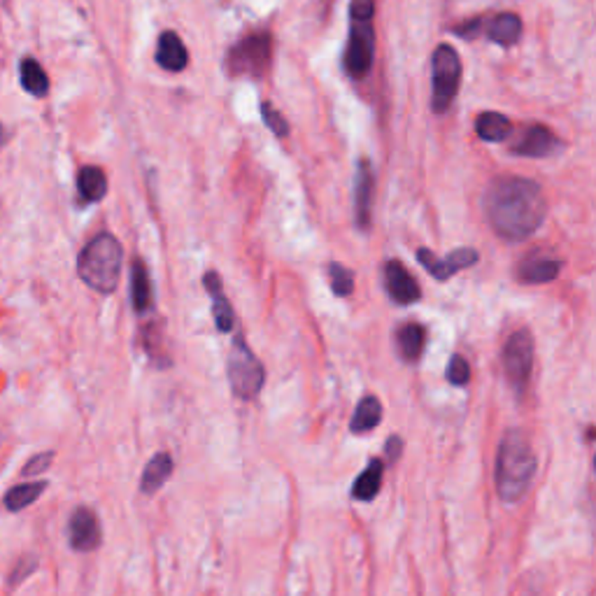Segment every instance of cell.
<instances>
[{
    "mask_svg": "<svg viewBox=\"0 0 596 596\" xmlns=\"http://www.w3.org/2000/svg\"><path fill=\"white\" fill-rule=\"evenodd\" d=\"M484 210L496 236L508 242H522L546 221L547 203L534 180L508 175L492 182L484 196Z\"/></svg>",
    "mask_w": 596,
    "mask_h": 596,
    "instance_id": "obj_1",
    "label": "cell"
},
{
    "mask_svg": "<svg viewBox=\"0 0 596 596\" xmlns=\"http://www.w3.org/2000/svg\"><path fill=\"white\" fill-rule=\"evenodd\" d=\"M538 459L529 438L518 429L503 433L496 452V490L506 503H515L534 483Z\"/></svg>",
    "mask_w": 596,
    "mask_h": 596,
    "instance_id": "obj_2",
    "label": "cell"
},
{
    "mask_svg": "<svg viewBox=\"0 0 596 596\" xmlns=\"http://www.w3.org/2000/svg\"><path fill=\"white\" fill-rule=\"evenodd\" d=\"M124 249L113 233H98L77 257V273L86 287L98 293H113L122 275Z\"/></svg>",
    "mask_w": 596,
    "mask_h": 596,
    "instance_id": "obj_3",
    "label": "cell"
},
{
    "mask_svg": "<svg viewBox=\"0 0 596 596\" xmlns=\"http://www.w3.org/2000/svg\"><path fill=\"white\" fill-rule=\"evenodd\" d=\"M229 383H231L233 394L242 401L257 399L266 383L264 364L254 357L242 333H238L229 352Z\"/></svg>",
    "mask_w": 596,
    "mask_h": 596,
    "instance_id": "obj_4",
    "label": "cell"
},
{
    "mask_svg": "<svg viewBox=\"0 0 596 596\" xmlns=\"http://www.w3.org/2000/svg\"><path fill=\"white\" fill-rule=\"evenodd\" d=\"M431 73L433 113H445L452 105V101H455L456 91H459V82H462V61H459V54H456L455 47L440 45L438 50L433 51Z\"/></svg>",
    "mask_w": 596,
    "mask_h": 596,
    "instance_id": "obj_5",
    "label": "cell"
},
{
    "mask_svg": "<svg viewBox=\"0 0 596 596\" xmlns=\"http://www.w3.org/2000/svg\"><path fill=\"white\" fill-rule=\"evenodd\" d=\"M534 336L529 329H518L503 345V373H506L510 387L522 394L534 371Z\"/></svg>",
    "mask_w": 596,
    "mask_h": 596,
    "instance_id": "obj_6",
    "label": "cell"
},
{
    "mask_svg": "<svg viewBox=\"0 0 596 596\" xmlns=\"http://www.w3.org/2000/svg\"><path fill=\"white\" fill-rule=\"evenodd\" d=\"M270 66V38L266 33L242 38L229 54V70L245 77H261Z\"/></svg>",
    "mask_w": 596,
    "mask_h": 596,
    "instance_id": "obj_7",
    "label": "cell"
},
{
    "mask_svg": "<svg viewBox=\"0 0 596 596\" xmlns=\"http://www.w3.org/2000/svg\"><path fill=\"white\" fill-rule=\"evenodd\" d=\"M375 57V29L368 22H352L348 50H345V70L352 77H366L371 73Z\"/></svg>",
    "mask_w": 596,
    "mask_h": 596,
    "instance_id": "obj_8",
    "label": "cell"
},
{
    "mask_svg": "<svg viewBox=\"0 0 596 596\" xmlns=\"http://www.w3.org/2000/svg\"><path fill=\"white\" fill-rule=\"evenodd\" d=\"M417 261H420V264H422L436 280L445 282L450 280V277H455L459 270L471 268V266L478 264V252L471 248H464V249H455V252H452L450 257H445V259H438L431 249L422 248L417 252Z\"/></svg>",
    "mask_w": 596,
    "mask_h": 596,
    "instance_id": "obj_9",
    "label": "cell"
},
{
    "mask_svg": "<svg viewBox=\"0 0 596 596\" xmlns=\"http://www.w3.org/2000/svg\"><path fill=\"white\" fill-rule=\"evenodd\" d=\"M68 540L75 552H91L101 546V522L91 508H77L68 522Z\"/></svg>",
    "mask_w": 596,
    "mask_h": 596,
    "instance_id": "obj_10",
    "label": "cell"
},
{
    "mask_svg": "<svg viewBox=\"0 0 596 596\" xmlns=\"http://www.w3.org/2000/svg\"><path fill=\"white\" fill-rule=\"evenodd\" d=\"M559 147H562V142H559V138L550 129H546V126H527L524 131H519L515 142H512V152L522 154V157L543 158L557 154Z\"/></svg>",
    "mask_w": 596,
    "mask_h": 596,
    "instance_id": "obj_11",
    "label": "cell"
},
{
    "mask_svg": "<svg viewBox=\"0 0 596 596\" xmlns=\"http://www.w3.org/2000/svg\"><path fill=\"white\" fill-rule=\"evenodd\" d=\"M384 289H387V293L392 296V301L399 305L417 303V301L422 298L420 284H417L415 277L411 275V270L396 259L384 264Z\"/></svg>",
    "mask_w": 596,
    "mask_h": 596,
    "instance_id": "obj_12",
    "label": "cell"
},
{
    "mask_svg": "<svg viewBox=\"0 0 596 596\" xmlns=\"http://www.w3.org/2000/svg\"><path fill=\"white\" fill-rule=\"evenodd\" d=\"M203 287L208 289V296L212 301V315H214V324L220 331H231L236 327V312H233L231 303H229V298H226L224 287H221L220 275L210 270L203 275Z\"/></svg>",
    "mask_w": 596,
    "mask_h": 596,
    "instance_id": "obj_13",
    "label": "cell"
},
{
    "mask_svg": "<svg viewBox=\"0 0 596 596\" xmlns=\"http://www.w3.org/2000/svg\"><path fill=\"white\" fill-rule=\"evenodd\" d=\"M373 205V170L368 161H361L355 177V220L361 231H368L371 226Z\"/></svg>",
    "mask_w": 596,
    "mask_h": 596,
    "instance_id": "obj_14",
    "label": "cell"
},
{
    "mask_svg": "<svg viewBox=\"0 0 596 596\" xmlns=\"http://www.w3.org/2000/svg\"><path fill=\"white\" fill-rule=\"evenodd\" d=\"M157 61L158 66L168 70V73H180V70H185L186 63H189V51L182 45V40L177 38V33H173V31L161 33V38H158Z\"/></svg>",
    "mask_w": 596,
    "mask_h": 596,
    "instance_id": "obj_15",
    "label": "cell"
},
{
    "mask_svg": "<svg viewBox=\"0 0 596 596\" xmlns=\"http://www.w3.org/2000/svg\"><path fill=\"white\" fill-rule=\"evenodd\" d=\"M170 473H173V456L168 452H158L152 462L147 464L140 478V492L147 496L157 494L166 483H168Z\"/></svg>",
    "mask_w": 596,
    "mask_h": 596,
    "instance_id": "obj_16",
    "label": "cell"
},
{
    "mask_svg": "<svg viewBox=\"0 0 596 596\" xmlns=\"http://www.w3.org/2000/svg\"><path fill=\"white\" fill-rule=\"evenodd\" d=\"M562 261L550 259V257H531L519 266V280L527 284H547L559 275Z\"/></svg>",
    "mask_w": 596,
    "mask_h": 596,
    "instance_id": "obj_17",
    "label": "cell"
},
{
    "mask_svg": "<svg viewBox=\"0 0 596 596\" xmlns=\"http://www.w3.org/2000/svg\"><path fill=\"white\" fill-rule=\"evenodd\" d=\"M131 301H133L135 312H147L152 308V280H149V270L140 259H135L131 268Z\"/></svg>",
    "mask_w": 596,
    "mask_h": 596,
    "instance_id": "obj_18",
    "label": "cell"
},
{
    "mask_svg": "<svg viewBox=\"0 0 596 596\" xmlns=\"http://www.w3.org/2000/svg\"><path fill=\"white\" fill-rule=\"evenodd\" d=\"M380 420H383V403L375 396H364L357 405L355 415H352L349 431L357 433V436L371 433L373 429L380 427Z\"/></svg>",
    "mask_w": 596,
    "mask_h": 596,
    "instance_id": "obj_19",
    "label": "cell"
},
{
    "mask_svg": "<svg viewBox=\"0 0 596 596\" xmlns=\"http://www.w3.org/2000/svg\"><path fill=\"white\" fill-rule=\"evenodd\" d=\"M487 35H490V40H494L496 45H515L522 38V19L518 14H512V12L499 14L487 23Z\"/></svg>",
    "mask_w": 596,
    "mask_h": 596,
    "instance_id": "obj_20",
    "label": "cell"
},
{
    "mask_svg": "<svg viewBox=\"0 0 596 596\" xmlns=\"http://www.w3.org/2000/svg\"><path fill=\"white\" fill-rule=\"evenodd\" d=\"M396 343H399V352L405 361H417L424 352V343H427V329L417 321L403 324L396 333Z\"/></svg>",
    "mask_w": 596,
    "mask_h": 596,
    "instance_id": "obj_21",
    "label": "cell"
},
{
    "mask_svg": "<svg viewBox=\"0 0 596 596\" xmlns=\"http://www.w3.org/2000/svg\"><path fill=\"white\" fill-rule=\"evenodd\" d=\"M384 475V464L380 459H371V464L364 468L355 484H352V499L357 501H373L380 494Z\"/></svg>",
    "mask_w": 596,
    "mask_h": 596,
    "instance_id": "obj_22",
    "label": "cell"
},
{
    "mask_svg": "<svg viewBox=\"0 0 596 596\" xmlns=\"http://www.w3.org/2000/svg\"><path fill=\"white\" fill-rule=\"evenodd\" d=\"M77 192L82 201L98 203L107 194V177L98 166H85L77 173Z\"/></svg>",
    "mask_w": 596,
    "mask_h": 596,
    "instance_id": "obj_23",
    "label": "cell"
},
{
    "mask_svg": "<svg viewBox=\"0 0 596 596\" xmlns=\"http://www.w3.org/2000/svg\"><path fill=\"white\" fill-rule=\"evenodd\" d=\"M19 79H22L23 89L35 98L47 96V91H50V77H47L45 68L40 66L33 57H26L22 61V66H19Z\"/></svg>",
    "mask_w": 596,
    "mask_h": 596,
    "instance_id": "obj_24",
    "label": "cell"
},
{
    "mask_svg": "<svg viewBox=\"0 0 596 596\" xmlns=\"http://www.w3.org/2000/svg\"><path fill=\"white\" fill-rule=\"evenodd\" d=\"M47 490V483L45 480H38V483H23V484H17V487H12V490H7L5 499H3V503H5V508L10 512H22L23 508L33 506L35 501L42 496V492Z\"/></svg>",
    "mask_w": 596,
    "mask_h": 596,
    "instance_id": "obj_25",
    "label": "cell"
},
{
    "mask_svg": "<svg viewBox=\"0 0 596 596\" xmlns=\"http://www.w3.org/2000/svg\"><path fill=\"white\" fill-rule=\"evenodd\" d=\"M475 131L483 140L501 142L512 133V124L499 113H483L475 119Z\"/></svg>",
    "mask_w": 596,
    "mask_h": 596,
    "instance_id": "obj_26",
    "label": "cell"
},
{
    "mask_svg": "<svg viewBox=\"0 0 596 596\" xmlns=\"http://www.w3.org/2000/svg\"><path fill=\"white\" fill-rule=\"evenodd\" d=\"M329 282H331V292L340 298L355 292V273L345 268L343 264L329 266Z\"/></svg>",
    "mask_w": 596,
    "mask_h": 596,
    "instance_id": "obj_27",
    "label": "cell"
},
{
    "mask_svg": "<svg viewBox=\"0 0 596 596\" xmlns=\"http://www.w3.org/2000/svg\"><path fill=\"white\" fill-rule=\"evenodd\" d=\"M38 564H40L38 555H23V557H19V562L14 564V568H12L10 578H7V585H10V587L22 585L23 580L35 573Z\"/></svg>",
    "mask_w": 596,
    "mask_h": 596,
    "instance_id": "obj_28",
    "label": "cell"
},
{
    "mask_svg": "<svg viewBox=\"0 0 596 596\" xmlns=\"http://www.w3.org/2000/svg\"><path fill=\"white\" fill-rule=\"evenodd\" d=\"M447 380L455 387H464L471 380V366H468V361L462 355H452L450 366H447Z\"/></svg>",
    "mask_w": 596,
    "mask_h": 596,
    "instance_id": "obj_29",
    "label": "cell"
},
{
    "mask_svg": "<svg viewBox=\"0 0 596 596\" xmlns=\"http://www.w3.org/2000/svg\"><path fill=\"white\" fill-rule=\"evenodd\" d=\"M261 117H264L266 126H268L273 133L277 135V138H284V135L289 133V124L287 119L282 117L280 113H277L275 107L270 105V103H261Z\"/></svg>",
    "mask_w": 596,
    "mask_h": 596,
    "instance_id": "obj_30",
    "label": "cell"
},
{
    "mask_svg": "<svg viewBox=\"0 0 596 596\" xmlns=\"http://www.w3.org/2000/svg\"><path fill=\"white\" fill-rule=\"evenodd\" d=\"M51 462H54V452H40V455L31 456L29 464H23L22 475H26V478H33V475H42V473H45L47 468L51 466Z\"/></svg>",
    "mask_w": 596,
    "mask_h": 596,
    "instance_id": "obj_31",
    "label": "cell"
},
{
    "mask_svg": "<svg viewBox=\"0 0 596 596\" xmlns=\"http://www.w3.org/2000/svg\"><path fill=\"white\" fill-rule=\"evenodd\" d=\"M349 14L352 22H368L375 14V0H352Z\"/></svg>",
    "mask_w": 596,
    "mask_h": 596,
    "instance_id": "obj_32",
    "label": "cell"
},
{
    "mask_svg": "<svg viewBox=\"0 0 596 596\" xmlns=\"http://www.w3.org/2000/svg\"><path fill=\"white\" fill-rule=\"evenodd\" d=\"M401 447H403V440H401L399 436H394V438H392L387 445H384V452H387L389 459H396V456L401 455Z\"/></svg>",
    "mask_w": 596,
    "mask_h": 596,
    "instance_id": "obj_33",
    "label": "cell"
},
{
    "mask_svg": "<svg viewBox=\"0 0 596 596\" xmlns=\"http://www.w3.org/2000/svg\"><path fill=\"white\" fill-rule=\"evenodd\" d=\"M5 142V129H3V124H0V145Z\"/></svg>",
    "mask_w": 596,
    "mask_h": 596,
    "instance_id": "obj_34",
    "label": "cell"
}]
</instances>
